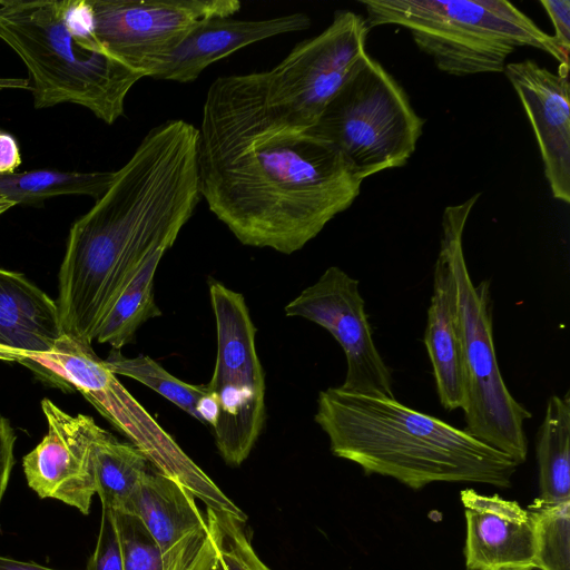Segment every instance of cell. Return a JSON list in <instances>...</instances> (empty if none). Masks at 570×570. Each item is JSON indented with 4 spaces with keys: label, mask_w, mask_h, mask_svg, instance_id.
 Returning a JSON list of instances; mask_svg holds the SVG:
<instances>
[{
    "label": "cell",
    "mask_w": 570,
    "mask_h": 570,
    "mask_svg": "<svg viewBox=\"0 0 570 570\" xmlns=\"http://www.w3.org/2000/svg\"><path fill=\"white\" fill-rule=\"evenodd\" d=\"M196 412L200 422L208 423L213 428L216 425L219 416V404L217 397L209 387L208 391L199 399Z\"/></svg>",
    "instance_id": "33"
},
{
    "label": "cell",
    "mask_w": 570,
    "mask_h": 570,
    "mask_svg": "<svg viewBox=\"0 0 570 570\" xmlns=\"http://www.w3.org/2000/svg\"><path fill=\"white\" fill-rule=\"evenodd\" d=\"M540 4L548 13L553 28L552 36L560 49L569 56L570 50V1L542 0Z\"/></svg>",
    "instance_id": "30"
},
{
    "label": "cell",
    "mask_w": 570,
    "mask_h": 570,
    "mask_svg": "<svg viewBox=\"0 0 570 570\" xmlns=\"http://www.w3.org/2000/svg\"><path fill=\"white\" fill-rule=\"evenodd\" d=\"M198 175L202 198L243 245L286 255L347 209L362 184L332 145L308 132L198 159Z\"/></svg>",
    "instance_id": "2"
},
{
    "label": "cell",
    "mask_w": 570,
    "mask_h": 570,
    "mask_svg": "<svg viewBox=\"0 0 570 570\" xmlns=\"http://www.w3.org/2000/svg\"><path fill=\"white\" fill-rule=\"evenodd\" d=\"M17 204L14 202L0 198V215L6 213L8 209L12 208Z\"/></svg>",
    "instance_id": "37"
},
{
    "label": "cell",
    "mask_w": 570,
    "mask_h": 570,
    "mask_svg": "<svg viewBox=\"0 0 570 570\" xmlns=\"http://www.w3.org/2000/svg\"><path fill=\"white\" fill-rule=\"evenodd\" d=\"M62 334L57 302L23 274L0 268V346L31 358Z\"/></svg>",
    "instance_id": "18"
},
{
    "label": "cell",
    "mask_w": 570,
    "mask_h": 570,
    "mask_svg": "<svg viewBox=\"0 0 570 570\" xmlns=\"http://www.w3.org/2000/svg\"><path fill=\"white\" fill-rule=\"evenodd\" d=\"M21 164L17 140L8 132L0 131V174H12Z\"/></svg>",
    "instance_id": "32"
},
{
    "label": "cell",
    "mask_w": 570,
    "mask_h": 570,
    "mask_svg": "<svg viewBox=\"0 0 570 570\" xmlns=\"http://www.w3.org/2000/svg\"><path fill=\"white\" fill-rule=\"evenodd\" d=\"M216 323V361L207 384L219 404L214 429L217 450L232 466L253 450L265 423V379L256 351V327L245 297L224 284L209 282Z\"/></svg>",
    "instance_id": "9"
},
{
    "label": "cell",
    "mask_w": 570,
    "mask_h": 570,
    "mask_svg": "<svg viewBox=\"0 0 570 570\" xmlns=\"http://www.w3.org/2000/svg\"><path fill=\"white\" fill-rule=\"evenodd\" d=\"M205 520L226 570H272L254 550L246 518L206 507Z\"/></svg>",
    "instance_id": "26"
},
{
    "label": "cell",
    "mask_w": 570,
    "mask_h": 570,
    "mask_svg": "<svg viewBox=\"0 0 570 570\" xmlns=\"http://www.w3.org/2000/svg\"><path fill=\"white\" fill-rule=\"evenodd\" d=\"M86 570H124L117 529L112 512L102 508L95 550Z\"/></svg>",
    "instance_id": "28"
},
{
    "label": "cell",
    "mask_w": 570,
    "mask_h": 570,
    "mask_svg": "<svg viewBox=\"0 0 570 570\" xmlns=\"http://www.w3.org/2000/svg\"><path fill=\"white\" fill-rule=\"evenodd\" d=\"M314 420L328 436L335 456L412 490L433 482L509 488L518 468L511 458L464 429L395 397L328 387L318 394Z\"/></svg>",
    "instance_id": "3"
},
{
    "label": "cell",
    "mask_w": 570,
    "mask_h": 570,
    "mask_svg": "<svg viewBox=\"0 0 570 570\" xmlns=\"http://www.w3.org/2000/svg\"><path fill=\"white\" fill-rule=\"evenodd\" d=\"M112 512L124 570H164L161 551L134 514Z\"/></svg>",
    "instance_id": "27"
},
{
    "label": "cell",
    "mask_w": 570,
    "mask_h": 570,
    "mask_svg": "<svg viewBox=\"0 0 570 570\" xmlns=\"http://www.w3.org/2000/svg\"><path fill=\"white\" fill-rule=\"evenodd\" d=\"M0 570H57L36 562L21 561L0 556Z\"/></svg>",
    "instance_id": "34"
},
{
    "label": "cell",
    "mask_w": 570,
    "mask_h": 570,
    "mask_svg": "<svg viewBox=\"0 0 570 570\" xmlns=\"http://www.w3.org/2000/svg\"><path fill=\"white\" fill-rule=\"evenodd\" d=\"M104 363L115 375L140 382L198 420L196 406L199 399L208 391L207 385L186 383L171 375L149 356L126 357L120 350L111 348Z\"/></svg>",
    "instance_id": "24"
},
{
    "label": "cell",
    "mask_w": 570,
    "mask_h": 570,
    "mask_svg": "<svg viewBox=\"0 0 570 570\" xmlns=\"http://www.w3.org/2000/svg\"><path fill=\"white\" fill-rule=\"evenodd\" d=\"M503 72L518 94L537 138L552 196L570 203L569 65L558 71L533 60L507 63Z\"/></svg>",
    "instance_id": "14"
},
{
    "label": "cell",
    "mask_w": 570,
    "mask_h": 570,
    "mask_svg": "<svg viewBox=\"0 0 570 570\" xmlns=\"http://www.w3.org/2000/svg\"><path fill=\"white\" fill-rule=\"evenodd\" d=\"M165 570H226V567L209 534L181 551Z\"/></svg>",
    "instance_id": "29"
},
{
    "label": "cell",
    "mask_w": 570,
    "mask_h": 570,
    "mask_svg": "<svg viewBox=\"0 0 570 570\" xmlns=\"http://www.w3.org/2000/svg\"><path fill=\"white\" fill-rule=\"evenodd\" d=\"M24 360L40 363L63 386L78 390L157 471L176 481L205 507L246 518L129 393L91 345L62 334L50 352Z\"/></svg>",
    "instance_id": "8"
},
{
    "label": "cell",
    "mask_w": 570,
    "mask_h": 570,
    "mask_svg": "<svg viewBox=\"0 0 570 570\" xmlns=\"http://www.w3.org/2000/svg\"><path fill=\"white\" fill-rule=\"evenodd\" d=\"M24 356L14 350L0 346V361L21 363Z\"/></svg>",
    "instance_id": "36"
},
{
    "label": "cell",
    "mask_w": 570,
    "mask_h": 570,
    "mask_svg": "<svg viewBox=\"0 0 570 570\" xmlns=\"http://www.w3.org/2000/svg\"><path fill=\"white\" fill-rule=\"evenodd\" d=\"M166 250L155 253L119 295L100 325L96 341L120 350L132 342L137 330L161 315L155 302L154 278Z\"/></svg>",
    "instance_id": "23"
},
{
    "label": "cell",
    "mask_w": 570,
    "mask_h": 570,
    "mask_svg": "<svg viewBox=\"0 0 570 570\" xmlns=\"http://www.w3.org/2000/svg\"><path fill=\"white\" fill-rule=\"evenodd\" d=\"M424 345L441 405L448 411L463 409L465 374L456 282L449 250L442 242L434 266Z\"/></svg>",
    "instance_id": "17"
},
{
    "label": "cell",
    "mask_w": 570,
    "mask_h": 570,
    "mask_svg": "<svg viewBox=\"0 0 570 570\" xmlns=\"http://www.w3.org/2000/svg\"><path fill=\"white\" fill-rule=\"evenodd\" d=\"M11 89H29V80L26 78L2 77L0 78V91Z\"/></svg>",
    "instance_id": "35"
},
{
    "label": "cell",
    "mask_w": 570,
    "mask_h": 570,
    "mask_svg": "<svg viewBox=\"0 0 570 570\" xmlns=\"http://www.w3.org/2000/svg\"><path fill=\"white\" fill-rule=\"evenodd\" d=\"M368 31L361 14L336 10L325 30L297 43L265 71L263 90L267 105L307 131L366 52Z\"/></svg>",
    "instance_id": "10"
},
{
    "label": "cell",
    "mask_w": 570,
    "mask_h": 570,
    "mask_svg": "<svg viewBox=\"0 0 570 570\" xmlns=\"http://www.w3.org/2000/svg\"><path fill=\"white\" fill-rule=\"evenodd\" d=\"M115 171H59L39 169L0 174V198L32 205L48 198L82 195L96 200L108 189Z\"/></svg>",
    "instance_id": "22"
},
{
    "label": "cell",
    "mask_w": 570,
    "mask_h": 570,
    "mask_svg": "<svg viewBox=\"0 0 570 570\" xmlns=\"http://www.w3.org/2000/svg\"><path fill=\"white\" fill-rule=\"evenodd\" d=\"M196 498L173 479L149 469L129 514L136 515L158 544L164 564L208 531Z\"/></svg>",
    "instance_id": "19"
},
{
    "label": "cell",
    "mask_w": 570,
    "mask_h": 570,
    "mask_svg": "<svg viewBox=\"0 0 570 570\" xmlns=\"http://www.w3.org/2000/svg\"><path fill=\"white\" fill-rule=\"evenodd\" d=\"M92 32L112 57L149 77L198 22L233 16L238 0H89Z\"/></svg>",
    "instance_id": "11"
},
{
    "label": "cell",
    "mask_w": 570,
    "mask_h": 570,
    "mask_svg": "<svg viewBox=\"0 0 570 570\" xmlns=\"http://www.w3.org/2000/svg\"><path fill=\"white\" fill-rule=\"evenodd\" d=\"M465 517L466 570H534L531 512L514 500L473 489L460 492Z\"/></svg>",
    "instance_id": "15"
},
{
    "label": "cell",
    "mask_w": 570,
    "mask_h": 570,
    "mask_svg": "<svg viewBox=\"0 0 570 570\" xmlns=\"http://www.w3.org/2000/svg\"><path fill=\"white\" fill-rule=\"evenodd\" d=\"M198 141V129L181 119L153 127L70 227L58 274L63 334L91 345L142 265L174 245L202 198Z\"/></svg>",
    "instance_id": "1"
},
{
    "label": "cell",
    "mask_w": 570,
    "mask_h": 570,
    "mask_svg": "<svg viewBox=\"0 0 570 570\" xmlns=\"http://www.w3.org/2000/svg\"><path fill=\"white\" fill-rule=\"evenodd\" d=\"M358 285L342 268L331 266L285 306V314L322 326L341 345L346 360L341 389L394 397L392 373L375 345Z\"/></svg>",
    "instance_id": "12"
},
{
    "label": "cell",
    "mask_w": 570,
    "mask_h": 570,
    "mask_svg": "<svg viewBox=\"0 0 570 570\" xmlns=\"http://www.w3.org/2000/svg\"><path fill=\"white\" fill-rule=\"evenodd\" d=\"M48 432L22 459L28 485L42 499H55L82 514L96 494L95 449L105 434L89 415H71L49 399L41 401Z\"/></svg>",
    "instance_id": "13"
},
{
    "label": "cell",
    "mask_w": 570,
    "mask_h": 570,
    "mask_svg": "<svg viewBox=\"0 0 570 570\" xmlns=\"http://www.w3.org/2000/svg\"><path fill=\"white\" fill-rule=\"evenodd\" d=\"M479 196L445 207L442 215L441 242L449 250L458 291L465 374L464 430L520 465L528 456L524 422L532 414L503 381L493 344L490 283H473L463 252L464 227Z\"/></svg>",
    "instance_id": "6"
},
{
    "label": "cell",
    "mask_w": 570,
    "mask_h": 570,
    "mask_svg": "<svg viewBox=\"0 0 570 570\" xmlns=\"http://www.w3.org/2000/svg\"><path fill=\"white\" fill-rule=\"evenodd\" d=\"M538 497L544 502L570 500V394L551 395L537 434Z\"/></svg>",
    "instance_id": "20"
},
{
    "label": "cell",
    "mask_w": 570,
    "mask_h": 570,
    "mask_svg": "<svg viewBox=\"0 0 570 570\" xmlns=\"http://www.w3.org/2000/svg\"><path fill=\"white\" fill-rule=\"evenodd\" d=\"M16 433L7 417L0 414V505L14 463Z\"/></svg>",
    "instance_id": "31"
},
{
    "label": "cell",
    "mask_w": 570,
    "mask_h": 570,
    "mask_svg": "<svg viewBox=\"0 0 570 570\" xmlns=\"http://www.w3.org/2000/svg\"><path fill=\"white\" fill-rule=\"evenodd\" d=\"M149 465L136 446L106 431L95 449L96 494L102 508L129 513Z\"/></svg>",
    "instance_id": "21"
},
{
    "label": "cell",
    "mask_w": 570,
    "mask_h": 570,
    "mask_svg": "<svg viewBox=\"0 0 570 570\" xmlns=\"http://www.w3.org/2000/svg\"><path fill=\"white\" fill-rule=\"evenodd\" d=\"M528 510L534 524V568L570 570V500L544 502L537 498Z\"/></svg>",
    "instance_id": "25"
},
{
    "label": "cell",
    "mask_w": 570,
    "mask_h": 570,
    "mask_svg": "<svg viewBox=\"0 0 570 570\" xmlns=\"http://www.w3.org/2000/svg\"><path fill=\"white\" fill-rule=\"evenodd\" d=\"M368 28L410 31L439 70L452 76L502 72L518 47L540 49L569 65L553 37L505 0H362Z\"/></svg>",
    "instance_id": "5"
},
{
    "label": "cell",
    "mask_w": 570,
    "mask_h": 570,
    "mask_svg": "<svg viewBox=\"0 0 570 570\" xmlns=\"http://www.w3.org/2000/svg\"><path fill=\"white\" fill-rule=\"evenodd\" d=\"M311 26L307 14L295 12L275 18L242 20L213 17L195 24L151 70L159 80L190 82L212 63L255 42L305 30Z\"/></svg>",
    "instance_id": "16"
},
{
    "label": "cell",
    "mask_w": 570,
    "mask_h": 570,
    "mask_svg": "<svg viewBox=\"0 0 570 570\" xmlns=\"http://www.w3.org/2000/svg\"><path fill=\"white\" fill-rule=\"evenodd\" d=\"M0 39L26 66L37 109L76 104L111 125L144 78L97 41L89 0H0Z\"/></svg>",
    "instance_id": "4"
},
{
    "label": "cell",
    "mask_w": 570,
    "mask_h": 570,
    "mask_svg": "<svg viewBox=\"0 0 570 570\" xmlns=\"http://www.w3.org/2000/svg\"><path fill=\"white\" fill-rule=\"evenodd\" d=\"M424 121L403 88L365 52L306 132L332 145L363 181L404 166Z\"/></svg>",
    "instance_id": "7"
}]
</instances>
